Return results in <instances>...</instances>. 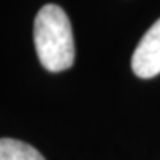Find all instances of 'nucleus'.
Masks as SVG:
<instances>
[{
    "label": "nucleus",
    "instance_id": "obj_1",
    "mask_svg": "<svg viewBox=\"0 0 160 160\" xmlns=\"http://www.w3.org/2000/svg\"><path fill=\"white\" fill-rule=\"evenodd\" d=\"M34 44L37 57L47 71L60 73L74 62L71 23L58 5H44L34 20Z\"/></svg>",
    "mask_w": 160,
    "mask_h": 160
},
{
    "label": "nucleus",
    "instance_id": "obj_2",
    "mask_svg": "<svg viewBox=\"0 0 160 160\" xmlns=\"http://www.w3.org/2000/svg\"><path fill=\"white\" fill-rule=\"evenodd\" d=\"M131 67L136 76L149 79L160 73V20L142 36L133 53Z\"/></svg>",
    "mask_w": 160,
    "mask_h": 160
},
{
    "label": "nucleus",
    "instance_id": "obj_3",
    "mask_svg": "<svg viewBox=\"0 0 160 160\" xmlns=\"http://www.w3.org/2000/svg\"><path fill=\"white\" fill-rule=\"evenodd\" d=\"M0 160H45L32 146L18 139H0Z\"/></svg>",
    "mask_w": 160,
    "mask_h": 160
}]
</instances>
